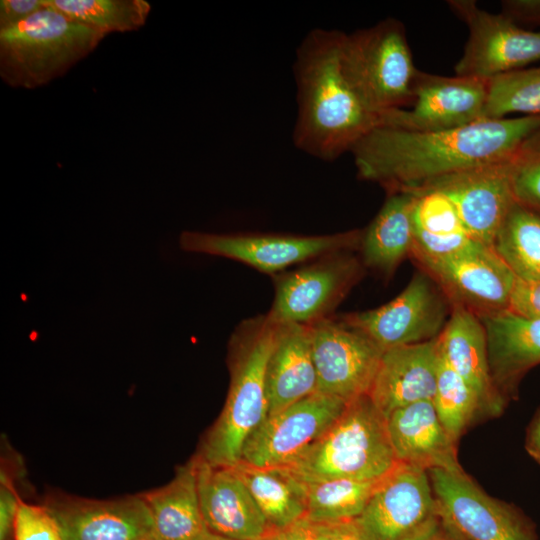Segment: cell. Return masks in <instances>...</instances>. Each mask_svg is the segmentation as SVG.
I'll return each mask as SVG.
<instances>
[{"label": "cell", "instance_id": "obj_1", "mask_svg": "<svg viewBox=\"0 0 540 540\" xmlns=\"http://www.w3.org/2000/svg\"><path fill=\"white\" fill-rule=\"evenodd\" d=\"M540 131V115L481 119L442 131L377 125L353 147L357 175L388 194L414 193L443 177L512 158Z\"/></svg>", "mask_w": 540, "mask_h": 540}, {"label": "cell", "instance_id": "obj_2", "mask_svg": "<svg viewBox=\"0 0 540 540\" xmlns=\"http://www.w3.org/2000/svg\"><path fill=\"white\" fill-rule=\"evenodd\" d=\"M345 32L315 28L301 41L293 64L297 117L292 140L297 149L333 161L378 125L343 61Z\"/></svg>", "mask_w": 540, "mask_h": 540}, {"label": "cell", "instance_id": "obj_3", "mask_svg": "<svg viewBox=\"0 0 540 540\" xmlns=\"http://www.w3.org/2000/svg\"><path fill=\"white\" fill-rule=\"evenodd\" d=\"M278 324L265 315L241 321L228 344L230 385L215 424L197 454L213 466H235L269 412L266 371Z\"/></svg>", "mask_w": 540, "mask_h": 540}, {"label": "cell", "instance_id": "obj_4", "mask_svg": "<svg viewBox=\"0 0 540 540\" xmlns=\"http://www.w3.org/2000/svg\"><path fill=\"white\" fill-rule=\"evenodd\" d=\"M386 417L368 395L349 402L340 417L295 461L278 468L303 481L379 480L397 465Z\"/></svg>", "mask_w": 540, "mask_h": 540}, {"label": "cell", "instance_id": "obj_5", "mask_svg": "<svg viewBox=\"0 0 540 540\" xmlns=\"http://www.w3.org/2000/svg\"><path fill=\"white\" fill-rule=\"evenodd\" d=\"M105 36L46 2L25 20L0 30V76L15 88L46 85L87 57Z\"/></svg>", "mask_w": 540, "mask_h": 540}, {"label": "cell", "instance_id": "obj_6", "mask_svg": "<svg viewBox=\"0 0 540 540\" xmlns=\"http://www.w3.org/2000/svg\"><path fill=\"white\" fill-rule=\"evenodd\" d=\"M343 61L362 99L376 115L411 106L419 69L400 20L386 18L345 33Z\"/></svg>", "mask_w": 540, "mask_h": 540}, {"label": "cell", "instance_id": "obj_7", "mask_svg": "<svg viewBox=\"0 0 540 540\" xmlns=\"http://www.w3.org/2000/svg\"><path fill=\"white\" fill-rule=\"evenodd\" d=\"M363 230L328 235L205 233L183 231L182 250L232 259L267 274L338 251L360 249Z\"/></svg>", "mask_w": 540, "mask_h": 540}, {"label": "cell", "instance_id": "obj_8", "mask_svg": "<svg viewBox=\"0 0 540 540\" xmlns=\"http://www.w3.org/2000/svg\"><path fill=\"white\" fill-rule=\"evenodd\" d=\"M354 251L323 255L274 277L275 295L266 314L277 324L310 325L330 317L365 273Z\"/></svg>", "mask_w": 540, "mask_h": 540}, {"label": "cell", "instance_id": "obj_9", "mask_svg": "<svg viewBox=\"0 0 540 540\" xmlns=\"http://www.w3.org/2000/svg\"><path fill=\"white\" fill-rule=\"evenodd\" d=\"M442 520L465 540H538L516 506L487 494L463 468L427 471Z\"/></svg>", "mask_w": 540, "mask_h": 540}, {"label": "cell", "instance_id": "obj_10", "mask_svg": "<svg viewBox=\"0 0 540 540\" xmlns=\"http://www.w3.org/2000/svg\"><path fill=\"white\" fill-rule=\"evenodd\" d=\"M447 5L468 29L455 74L490 80L540 60V31L524 29L473 0H449Z\"/></svg>", "mask_w": 540, "mask_h": 540}, {"label": "cell", "instance_id": "obj_11", "mask_svg": "<svg viewBox=\"0 0 540 540\" xmlns=\"http://www.w3.org/2000/svg\"><path fill=\"white\" fill-rule=\"evenodd\" d=\"M440 518L427 470L398 463L355 520L363 540H419Z\"/></svg>", "mask_w": 540, "mask_h": 540}, {"label": "cell", "instance_id": "obj_12", "mask_svg": "<svg viewBox=\"0 0 540 540\" xmlns=\"http://www.w3.org/2000/svg\"><path fill=\"white\" fill-rule=\"evenodd\" d=\"M450 303L423 271L388 303L338 317L373 341L382 351L437 338L448 318Z\"/></svg>", "mask_w": 540, "mask_h": 540}, {"label": "cell", "instance_id": "obj_13", "mask_svg": "<svg viewBox=\"0 0 540 540\" xmlns=\"http://www.w3.org/2000/svg\"><path fill=\"white\" fill-rule=\"evenodd\" d=\"M489 80L419 70L410 107L385 112L378 125L409 131H442L485 119Z\"/></svg>", "mask_w": 540, "mask_h": 540}, {"label": "cell", "instance_id": "obj_14", "mask_svg": "<svg viewBox=\"0 0 540 540\" xmlns=\"http://www.w3.org/2000/svg\"><path fill=\"white\" fill-rule=\"evenodd\" d=\"M309 327L317 392L347 404L368 395L384 351L338 317Z\"/></svg>", "mask_w": 540, "mask_h": 540}, {"label": "cell", "instance_id": "obj_15", "mask_svg": "<svg viewBox=\"0 0 540 540\" xmlns=\"http://www.w3.org/2000/svg\"><path fill=\"white\" fill-rule=\"evenodd\" d=\"M343 400L315 392L269 414L246 441L241 461L284 468L295 461L343 413Z\"/></svg>", "mask_w": 540, "mask_h": 540}, {"label": "cell", "instance_id": "obj_16", "mask_svg": "<svg viewBox=\"0 0 540 540\" xmlns=\"http://www.w3.org/2000/svg\"><path fill=\"white\" fill-rule=\"evenodd\" d=\"M439 287L451 306L482 318L508 310L516 276L490 247L433 259L410 256Z\"/></svg>", "mask_w": 540, "mask_h": 540}, {"label": "cell", "instance_id": "obj_17", "mask_svg": "<svg viewBox=\"0 0 540 540\" xmlns=\"http://www.w3.org/2000/svg\"><path fill=\"white\" fill-rule=\"evenodd\" d=\"M513 157L443 177L414 193L433 190L445 195L454 205L467 233L492 248L499 228L516 201L512 187Z\"/></svg>", "mask_w": 540, "mask_h": 540}, {"label": "cell", "instance_id": "obj_18", "mask_svg": "<svg viewBox=\"0 0 540 540\" xmlns=\"http://www.w3.org/2000/svg\"><path fill=\"white\" fill-rule=\"evenodd\" d=\"M63 540H153L154 523L140 494L111 500L53 494L43 504Z\"/></svg>", "mask_w": 540, "mask_h": 540}, {"label": "cell", "instance_id": "obj_19", "mask_svg": "<svg viewBox=\"0 0 540 540\" xmlns=\"http://www.w3.org/2000/svg\"><path fill=\"white\" fill-rule=\"evenodd\" d=\"M194 458L206 529L238 540H262L271 528L234 467Z\"/></svg>", "mask_w": 540, "mask_h": 540}, {"label": "cell", "instance_id": "obj_20", "mask_svg": "<svg viewBox=\"0 0 540 540\" xmlns=\"http://www.w3.org/2000/svg\"><path fill=\"white\" fill-rule=\"evenodd\" d=\"M439 359L437 338L385 350L368 396L386 418L409 404L432 401Z\"/></svg>", "mask_w": 540, "mask_h": 540}, {"label": "cell", "instance_id": "obj_21", "mask_svg": "<svg viewBox=\"0 0 540 540\" xmlns=\"http://www.w3.org/2000/svg\"><path fill=\"white\" fill-rule=\"evenodd\" d=\"M437 341L441 356L477 395L483 418L501 415L507 402L490 373L485 331L479 317L461 306H451Z\"/></svg>", "mask_w": 540, "mask_h": 540}, {"label": "cell", "instance_id": "obj_22", "mask_svg": "<svg viewBox=\"0 0 540 540\" xmlns=\"http://www.w3.org/2000/svg\"><path fill=\"white\" fill-rule=\"evenodd\" d=\"M479 319L485 331L493 382L508 403L518 397L525 374L540 364V319L508 310Z\"/></svg>", "mask_w": 540, "mask_h": 540}, {"label": "cell", "instance_id": "obj_23", "mask_svg": "<svg viewBox=\"0 0 540 540\" xmlns=\"http://www.w3.org/2000/svg\"><path fill=\"white\" fill-rule=\"evenodd\" d=\"M386 419L399 463L427 471L462 468L457 458V443L443 427L431 400L396 409Z\"/></svg>", "mask_w": 540, "mask_h": 540}, {"label": "cell", "instance_id": "obj_24", "mask_svg": "<svg viewBox=\"0 0 540 540\" xmlns=\"http://www.w3.org/2000/svg\"><path fill=\"white\" fill-rule=\"evenodd\" d=\"M266 382L268 415L317 392L309 325L278 324Z\"/></svg>", "mask_w": 540, "mask_h": 540}, {"label": "cell", "instance_id": "obj_25", "mask_svg": "<svg viewBox=\"0 0 540 540\" xmlns=\"http://www.w3.org/2000/svg\"><path fill=\"white\" fill-rule=\"evenodd\" d=\"M414 195L388 194L383 206L363 230L360 252L365 268L390 277L410 255L413 245Z\"/></svg>", "mask_w": 540, "mask_h": 540}, {"label": "cell", "instance_id": "obj_26", "mask_svg": "<svg viewBox=\"0 0 540 540\" xmlns=\"http://www.w3.org/2000/svg\"><path fill=\"white\" fill-rule=\"evenodd\" d=\"M140 495L149 508L159 540H193L206 529L194 457L180 466L166 485Z\"/></svg>", "mask_w": 540, "mask_h": 540}, {"label": "cell", "instance_id": "obj_27", "mask_svg": "<svg viewBox=\"0 0 540 540\" xmlns=\"http://www.w3.org/2000/svg\"><path fill=\"white\" fill-rule=\"evenodd\" d=\"M292 478L303 498L306 507L305 517L317 523H337L357 519L384 477L371 481L352 479L303 481Z\"/></svg>", "mask_w": 540, "mask_h": 540}, {"label": "cell", "instance_id": "obj_28", "mask_svg": "<svg viewBox=\"0 0 540 540\" xmlns=\"http://www.w3.org/2000/svg\"><path fill=\"white\" fill-rule=\"evenodd\" d=\"M271 530L285 528L306 516L294 479L278 468H260L240 461L233 466Z\"/></svg>", "mask_w": 540, "mask_h": 540}, {"label": "cell", "instance_id": "obj_29", "mask_svg": "<svg viewBox=\"0 0 540 540\" xmlns=\"http://www.w3.org/2000/svg\"><path fill=\"white\" fill-rule=\"evenodd\" d=\"M516 278L540 281V214L515 201L492 244Z\"/></svg>", "mask_w": 540, "mask_h": 540}, {"label": "cell", "instance_id": "obj_30", "mask_svg": "<svg viewBox=\"0 0 540 540\" xmlns=\"http://www.w3.org/2000/svg\"><path fill=\"white\" fill-rule=\"evenodd\" d=\"M67 17L104 35L141 28L151 6L144 0H46Z\"/></svg>", "mask_w": 540, "mask_h": 540}, {"label": "cell", "instance_id": "obj_31", "mask_svg": "<svg viewBox=\"0 0 540 540\" xmlns=\"http://www.w3.org/2000/svg\"><path fill=\"white\" fill-rule=\"evenodd\" d=\"M432 402L443 427L456 443L474 422L483 418L477 395L441 354Z\"/></svg>", "mask_w": 540, "mask_h": 540}, {"label": "cell", "instance_id": "obj_32", "mask_svg": "<svg viewBox=\"0 0 540 540\" xmlns=\"http://www.w3.org/2000/svg\"><path fill=\"white\" fill-rule=\"evenodd\" d=\"M540 115V66L523 68L489 80L485 119L510 114Z\"/></svg>", "mask_w": 540, "mask_h": 540}, {"label": "cell", "instance_id": "obj_33", "mask_svg": "<svg viewBox=\"0 0 540 540\" xmlns=\"http://www.w3.org/2000/svg\"><path fill=\"white\" fill-rule=\"evenodd\" d=\"M413 195L414 229L434 236L467 232L454 205L445 195L433 190L421 191Z\"/></svg>", "mask_w": 540, "mask_h": 540}, {"label": "cell", "instance_id": "obj_34", "mask_svg": "<svg viewBox=\"0 0 540 540\" xmlns=\"http://www.w3.org/2000/svg\"><path fill=\"white\" fill-rule=\"evenodd\" d=\"M512 187L517 202L540 214V131L513 157Z\"/></svg>", "mask_w": 540, "mask_h": 540}, {"label": "cell", "instance_id": "obj_35", "mask_svg": "<svg viewBox=\"0 0 540 540\" xmlns=\"http://www.w3.org/2000/svg\"><path fill=\"white\" fill-rule=\"evenodd\" d=\"M14 540H63L59 526L44 505L20 500L15 520Z\"/></svg>", "mask_w": 540, "mask_h": 540}, {"label": "cell", "instance_id": "obj_36", "mask_svg": "<svg viewBox=\"0 0 540 540\" xmlns=\"http://www.w3.org/2000/svg\"><path fill=\"white\" fill-rule=\"evenodd\" d=\"M508 311L522 317L540 319V281L516 278Z\"/></svg>", "mask_w": 540, "mask_h": 540}, {"label": "cell", "instance_id": "obj_37", "mask_svg": "<svg viewBox=\"0 0 540 540\" xmlns=\"http://www.w3.org/2000/svg\"><path fill=\"white\" fill-rule=\"evenodd\" d=\"M12 479L1 471L0 487V540H10L14 533L15 520L20 503Z\"/></svg>", "mask_w": 540, "mask_h": 540}, {"label": "cell", "instance_id": "obj_38", "mask_svg": "<svg viewBox=\"0 0 540 540\" xmlns=\"http://www.w3.org/2000/svg\"><path fill=\"white\" fill-rule=\"evenodd\" d=\"M46 5V0H1L0 30L12 27L36 13Z\"/></svg>", "mask_w": 540, "mask_h": 540}, {"label": "cell", "instance_id": "obj_39", "mask_svg": "<svg viewBox=\"0 0 540 540\" xmlns=\"http://www.w3.org/2000/svg\"><path fill=\"white\" fill-rule=\"evenodd\" d=\"M325 523L306 517L278 530H271L262 540H319Z\"/></svg>", "mask_w": 540, "mask_h": 540}, {"label": "cell", "instance_id": "obj_40", "mask_svg": "<svg viewBox=\"0 0 540 540\" xmlns=\"http://www.w3.org/2000/svg\"><path fill=\"white\" fill-rule=\"evenodd\" d=\"M501 13L518 25L540 26V0H504L501 2Z\"/></svg>", "mask_w": 540, "mask_h": 540}, {"label": "cell", "instance_id": "obj_41", "mask_svg": "<svg viewBox=\"0 0 540 540\" xmlns=\"http://www.w3.org/2000/svg\"><path fill=\"white\" fill-rule=\"evenodd\" d=\"M319 540H363L356 520L325 523Z\"/></svg>", "mask_w": 540, "mask_h": 540}, {"label": "cell", "instance_id": "obj_42", "mask_svg": "<svg viewBox=\"0 0 540 540\" xmlns=\"http://www.w3.org/2000/svg\"><path fill=\"white\" fill-rule=\"evenodd\" d=\"M525 449L529 456L540 464V408L527 428Z\"/></svg>", "mask_w": 540, "mask_h": 540}, {"label": "cell", "instance_id": "obj_43", "mask_svg": "<svg viewBox=\"0 0 540 540\" xmlns=\"http://www.w3.org/2000/svg\"><path fill=\"white\" fill-rule=\"evenodd\" d=\"M441 517V516H440ZM419 540H465L449 525H447L442 518L439 522Z\"/></svg>", "mask_w": 540, "mask_h": 540}, {"label": "cell", "instance_id": "obj_44", "mask_svg": "<svg viewBox=\"0 0 540 540\" xmlns=\"http://www.w3.org/2000/svg\"><path fill=\"white\" fill-rule=\"evenodd\" d=\"M193 540H238V539L222 536V535L213 533V532L205 529L203 532H201Z\"/></svg>", "mask_w": 540, "mask_h": 540}, {"label": "cell", "instance_id": "obj_45", "mask_svg": "<svg viewBox=\"0 0 540 540\" xmlns=\"http://www.w3.org/2000/svg\"><path fill=\"white\" fill-rule=\"evenodd\" d=\"M153 540H159V539H158V538H156V539H153Z\"/></svg>", "mask_w": 540, "mask_h": 540}]
</instances>
